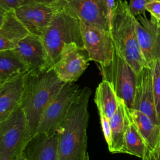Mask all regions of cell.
<instances>
[{
    "label": "cell",
    "mask_w": 160,
    "mask_h": 160,
    "mask_svg": "<svg viewBox=\"0 0 160 160\" xmlns=\"http://www.w3.org/2000/svg\"><path fill=\"white\" fill-rule=\"evenodd\" d=\"M132 109L146 114L154 123L160 124L155 106L152 69L149 67H144L137 74Z\"/></svg>",
    "instance_id": "5bb4252c"
},
{
    "label": "cell",
    "mask_w": 160,
    "mask_h": 160,
    "mask_svg": "<svg viewBox=\"0 0 160 160\" xmlns=\"http://www.w3.org/2000/svg\"><path fill=\"white\" fill-rule=\"evenodd\" d=\"M68 5L79 21L110 32V16L103 0H67Z\"/></svg>",
    "instance_id": "7c38bea8"
},
{
    "label": "cell",
    "mask_w": 160,
    "mask_h": 160,
    "mask_svg": "<svg viewBox=\"0 0 160 160\" xmlns=\"http://www.w3.org/2000/svg\"><path fill=\"white\" fill-rule=\"evenodd\" d=\"M66 0H20L21 6L32 4H42V3H52L64 1Z\"/></svg>",
    "instance_id": "f1b7e54d"
},
{
    "label": "cell",
    "mask_w": 160,
    "mask_h": 160,
    "mask_svg": "<svg viewBox=\"0 0 160 160\" xmlns=\"http://www.w3.org/2000/svg\"><path fill=\"white\" fill-rule=\"evenodd\" d=\"M99 114L103 134L106 142L109 147L111 142V128L110 124V119L102 113H99Z\"/></svg>",
    "instance_id": "d4e9b609"
},
{
    "label": "cell",
    "mask_w": 160,
    "mask_h": 160,
    "mask_svg": "<svg viewBox=\"0 0 160 160\" xmlns=\"http://www.w3.org/2000/svg\"><path fill=\"white\" fill-rule=\"evenodd\" d=\"M103 1L108 9L110 18H111L113 12H114V9L116 6V1L115 0H103Z\"/></svg>",
    "instance_id": "f546056e"
},
{
    "label": "cell",
    "mask_w": 160,
    "mask_h": 160,
    "mask_svg": "<svg viewBox=\"0 0 160 160\" xmlns=\"http://www.w3.org/2000/svg\"><path fill=\"white\" fill-rule=\"evenodd\" d=\"M158 24L160 26V21H158Z\"/></svg>",
    "instance_id": "d6a6232c"
},
{
    "label": "cell",
    "mask_w": 160,
    "mask_h": 160,
    "mask_svg": "<svg viewBox=\"0 0 160 160\" xmlns=\"http://www.w3.org/2000/svg\"><path fill=\"white\" fill-rule=\"evenodd\" d=\"M18 160H27V159H26V158L24 157V156L23 155V154H22Z\"/></svg>",
    "instance_id": "1f68e13d"
},
{
    "label": "cell",
    "mask_w": 160,
    "mask_h": 160,
    "mask_svg": "<svg viewBox=\"0 0 160 160\" xmlns=\"http://www.w3.org/2000/svg\"><path fill=\"white\" fill-rule=\"evenodd\" d=\"M136 32L138 44L146 66L151 68L153 61L160 58V26L157 20L151 16L136 17Z\"/></svg>",
    "instance_id": "8fae6325"
},
{
    "label": "cell",
    "mask_w": 160,
    "mask_h": 160,
    "mask_svg": "<svg viewBox=\"0 0 160 160\" xmlns=\"http://www.w3.org/2000/svg\"><path fill=\"white\" fill-rule=\"evenodd\" d=\"M94 102L99 113L105 114L111 119L118 107V99L111 84L102 80L98 86L94 96Z\"/></svg>",
    "instance_id": "7402d4cb"
},
{
    "label": "cell",
    "mask_w": 160,
    "mask_h": 160,
    "mask_svg": "<svg viewBox=\"0 0 160 160\" xmlns=\"http://www.w3.org/2000/svg\"><path fill=\"white\" fill-rule=\"evenodd\" d=\"M142 160H160V134L156 148L150 152L145 154Z\"/></svg>",
    "instance_id": "83f0119b"
},
{
    "label": "cell",
    "mask_w": 160,
    "mask_h": 160,
    "mask_svg": "<svg viewBox=\"0 0 160 160\" xmlns=\"http://www.w3.org/2000/svg\"><path fill=\"white\" fill-rule=\"evenodd\" d=\"M129 112L145 144V155L152 151L158 144L160 134V124L154 123L150 117L138 110L129 109Z\"/></svg>",
    "instance_id": "ac0fdd59"
},
{
    "label": "cell",
    "mask_w": 160,
    "mask_h": 160,
    "mask_svg": "<svg viewBox=\"0 0 160 160\" xmlns=\"http://www.w3.org/2000/svg\"><path fill=\"white\" fill-rule=\"evenodd\" d=\"M82 160H90L89 159V154L88 152H86L85 153V154L84 155V157H83V159Z\"/></svg>",
    "instance_id": "4dcf8cb0"
},
{
    "label": "cell",
    "mask_w": 160,
    "mask_h": 160,
    "mask_svg": "<svg viewBox=\"0 0 160 160\" xmlns=\"http://www.w3.org/2000/svg\"><path fill=\"white\" fill-rule=\"evenodd\" d=\"M155 106L158 122L160 124V58L156 59L151 66Z\"/></svg>",
    "instance_id": "603a6c76"
},
{
    "label": "cell",
    "mask_w": 160,
    "mask_h": 160,
    "mask_svg": "<svg viewBox=\"0 0 160 160\" xmlns=\"http://www.w3.org/2000/svg\"><path fill=\"white\" fill-rule=\"evenodd\" d=\"M118 107L110 119L111 128V142L108 147L111 153H126L124 145V116L123 100L118 98Z\"/></svg>",
    "instance_id": "ffe728a7"
},
{
    "label": "cell",
    "mask_w": 160,
    "mask_h": 160,
    "mask_svg": "<svg viewBox=\"0 0 160 160\" xmlns=\"http://www.w3.org/2000/svg\"><path fill=\"white\" fill-rule=\"evenodd\" d=\"M31 138L26 116L19 106L0 122V160H18Z\"/></svg>",
    "instance_id": "5b68a950"
},
{
    "label": "cell",
    "mask_w": 160,
    "mask_h": 160,
    "mask_svg": "<svg viewBox=\"0 0 160 160\" xmlns=\"http://www.w3.org/2000/svg\"><path fill=\"white\" fill-rule=\"evenodd\" d=\"M20 6V0H0V9L4 11L16 10Z\"/></svg>",
    "instance_id": "4316f807"
},
{
    "label": "cell",
    "mask_w": 160,
    "mask_h": 160,
    "mask_svg": "<svg viewBox=\"0 0 160 160\" xmlns=\"http://www.w3.org/2000/svg\"><path fill=\"white\" fill-rule=\"evenodd\" d=\"M123 109L125 124L124 145L126 153L142 159L145 153L146 146L132 119L129 109L124 101Z\"/></svg>",
    "instance_id": "d6986e66"
},
{
    "label": "cell",
    "mask_w": 160,
    "mask_h": 160,
    "mask_svg": "<svg viewBox=\"0 0 160 160\" xmlns=\"http://www.w3.org/2000/svg\"><path fill=\"white\" fill-rule=\"evenodd\" d=\"M14 51L26 66L28 71L38 72L51 66L41 37L31 34L22 39Z\"/></svg>",
    "instance_id": "4fadbf2b"
},
{
    "label": "cell",
    "mask_w": 160,
    "mask_h": 160,
    "mask_svg": "<svg viewBox=\"0 0 160 160\" xmlns=\"http://www.w3.org/2000/svg\"><path fill=\"white\" fill-rule=\"evenodd\" d=\"M81 91L82 89L75 82H65L45 109L35 134L56 133Z\"/></svg>",
    "instance_id": "52a82bcc"
},
{
    "label": "cell",
    "mask_w": 160,
    "mask_h": 160,
    "mask_svg": "<svg viewBox=\"0 0 160 160\" xmlns=\"http://www.w3.org/2000/svg\"><path fill=\"white\" fill-rule=\"evenodd\" d=\"M84 46L91 61L98 64L109 63L113 58L114 46L110 32L80 21Z\"/></svg>",
    "instance_id": "30bf717a"
},
{
    "label": "cell",
    "mask_w": 160,
    "mask_h": 160,
    "mask_svg": "<svg viewBox=\"0 0 160 160\" xmlns=\"http://www.w3.org/2000/svg\"><path fill=\"white\" fill-rule=\"evenodd\" d=\"M41 38L53 68L59 60L64 46L74 42L84 48L79 19L67 4L54 17L51 25L44 31Z\"/></svg>",
    "instance_id": "277c9868"
},
{
    "label": "cell",
    "mask_w": 160,
    "mask_h": 160,
    "mask_svg": "<svg viewBox=\"0 0 160 160\" xmlns=\"http://www.w3.org/2000/svg\"><path fill=\"white\" fill-rule=\"evenodd\" d=\"M22 154L27 160H59L57 133L35 134L26 144Z\"/></svg>",
    "instance_id": "2e32d148"
},
{
    "label": "cell",
    "mask_w": 160,
    "mask_h": 160,
    "mask_svg": "<svg viewBox=\"0 0 160 160\" xmlns=\"http://www.w3.org/2000/svg\"><path fill=\"white\" fill-rule=\"evenodd\" d=\"M64 83L53 68L38 72L28 71L25 74L20 107L26 116L32 137L45 109Z\"/></svg>",
    "instance_id": "7a4b0ae2"
},
{
    "label": "cell",
    "mask_w": 160,
    "mask_h": 160,
    "mask_svg": "<svg viewBox=\"0 0 160 160\" xmlns=\"http://www.w3.org/2000/svg\"><path fill=\"white\" fill-rule=\"evenodd\" d=\"M147 11L154 17L157 21H160V0H151L146 6Z\"/></svg>",
    "instance_id": "484cf974"
},
{
    "label": "cell",
    "mask_w": 160,
    "mask_h": 160,
    "mask_svg": "<svg viewBox=\"0 0 160 160\" xmlns=\"http://www.w3.org/2000/svg\"><path fill=\"white\" fill-rule=\"evenodd\" d=\"M102 80L112 86L118 98L123 100L129 109H132L137 74L120 56L115 48L112 59L108 64H98Z\"/></svg>",
    "instance_id": "8992f818"
},
{
    "label": "cell",
    "mask_w": 160,
    "mask_h": 160,
    "mask_svg": "<svg viewBox=\"0 0 160 160\" xmlns=\"http://www.w3.org/2000/svg\"><path fill=\"white\" fill-rule=\"evenodd\" d=\"M26 72L17 75L0 84V122L8 118L20 106Z\"/></svg>",
    "instance_id": "e0dca14e"
},
{
    "label": "cell",
    "mask_w": 160,
    "mask_h": 160,
    "mask_svg": "<svg viewBox=\"0 0 160 160\" xmlns=\"http://www.w3.org/2000/svg\"><path fill=\"white\" fill-rule=\"evenodd\" d=\"M110 34L116 50L136 74L147 66L138 41L136 17L130 12L126 1H116L110 20Z\"/></svg>",
    "instance_id": "3957f363"
},
{
    "label": "cell",
    "mask_w": 160,
    "mask_h": 160,
    "mask_svg": "<svg viewBox=\"0 0 160 160\" xmlns=\"http://www.w3.org/2000/svg\"><path fill=\"white\" fill-rule=\"evenodd\" d=\"M91 61L85 48L74 42L66 44L53 68L64 82H76L83 74Z\"/></svg>",
    "instance_id": "9c48e42d"
},
{
    "label": "cell",
    "mask_w": 160,
    "mask_h": 160,
    "mask_svg": "<svg viewBox=\"0 0 160 160\" xmlns=\"http://www.w3.org/2000/svg\"><path fill=\"white\" fill-rule=\"evenodd\" d=\"M28 69L14 49L0 51V84Z\"/></svg>",
    "instance_id": "44dd1931"
},
{
    "label": "cell",
    "mask_w": 160,
    "mask_h": 160,
    "mask_svg": "<svg viewBox=\"0 0 160 160\" xmlns=\"http://www.w3.org/2000/svg\"><path fill=\"white\" fill-rule=\"evenodd\" d=\"M151 0H130L128 8L132 16L146 15V6Z\"/></svg>",
    "instance_id": "cb8c5ba5"
},
{
    "label": "cell",
    "mask_w": 160,
    "mask_h": 160,
    "mask_svg": "<svg viewBox=\"0 0 160 160\" xmlns=\"http://www.w3.org/2000/svg\"><path fill=\"white\" fill-rule=\"evenodd\" d=\"M66 4L67 0L58 2L28 4L20 6L14 11L31 34L41 37L56 15Z\"/></svg>",
    "instance_id": "ba28073f"
},
{
    "label": "cell",
    "mask_w": 160,
    "mask_h": 160,
    "mask_svg": "<svg viewBox=\"0 0 160 160\" xmlns=\"http://www.w3.org/2000/svg\"><path fill=\"white\" fill-rule=\"evenodd\" d=\"M91 94L89 88L82 89L56 131L59 160H82L87 152L88 102Z\"/></svg>",
    "instance_id": "6da1fadb"
},
{
    "label": "cell",
    "mask_w": 160,
    "mask_h": 160,
    "mask_svg": "<svg viewBox=\"0 0 160 160\" xmlns=\"http://www.w3.org/2000/svg\"><path fill=\"white\" fill-rule=\"evenodd\" d=\"M30 34L14 10L0 9V51L14 49L22 39Z\"/></svg>",
    "instance_id": "9a60e30c"
}]
</instances>
